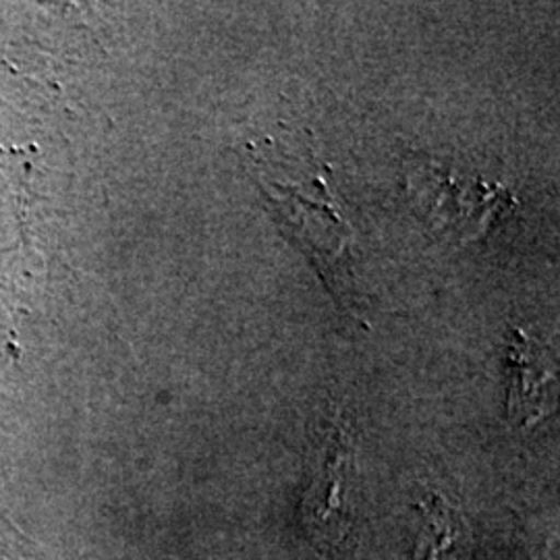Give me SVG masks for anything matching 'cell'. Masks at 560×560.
<instances>
[{"label": "cell", "instance_id": "1", "mask_svg": "<svg viewBox=\"0 0 560 560\" xmlns=\"http://www.w3.org/2000/svg\"><path fill=\"white\" fill-rule=\"evenodd\" d=\"M423 529L416 559L418 560H469L471 532L457 509L442 497H430L421 504Z\"/></svg>", "mask_w": 560, "mask_h": 560}]
</instances>
